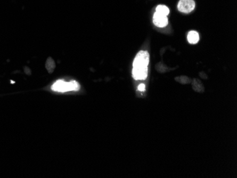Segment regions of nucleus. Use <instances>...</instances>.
Segmentation results:
<instances>
[{
	"instance_id": "2",
	"label": "nucleus",
	"mask_w": 237,
	"mask_h": 178,
	"mask_svg": "<svg viewBox=\"0 0 237 178\" xmlns=\"http://www.w3.org/2000/svg\"><path fill=\"white\" fill-rule=\"evenodd\" d=\"M149 53L147 51H141L138 53L133 62V67H148L149 63Z\"/></svg>"
},
{
	"instance_id": "8",
	"label": "nucleus",
	"mask_w": 237,
	"mask_h": 178,
	"mask_svg": "<svg viewBox=\"0 0 237 178\" xmlns=\"http://www.w3.org/2000/svg\"><path fill=\"white\" fill-rule=\"evenodd\" d=\"M156 12L160 13V14L166 15V16H168L170 13V10L167 6L165 5H159L156 7Z\"/></svg>"
},
{
	"instance_id": "9",
	"label": "nucleus",
	"mask_w": 237,
	"mask_h": 178,
	"mask_svg": "<svg viewBox=\"0 0 237 178\" xmlns=\"http://www.w3.org/2000/svg\"><path fill=\"white\" fill-rule=\"evenodd\" d=\"M138 89L139 90V91H141V92H144L145 91V89H146V86H145V85L144 84V83H142V84H140L139 85H138Z\"/></svg>"
},
{
	"instance_id": "3",
	"label": "nucleus",
	"mask_w": 237,
	"mask_h": 178,
	"mask_svg": "<svg viewBox=\"0 0 237 178\" xmlns=\"http://www.w3.org/2000/svg\"><path fill=\"white\" fill-rule=\"evenodd\" d=\"M195 3L193 0H180L178 4V9L180 12L188 14L194 10Z\"/></svg>"
},
{
	"instance_id": "4",
	"label": "nucleus",
	"mask_w": 237,
	"mask_h": 178,
	"mask_svg": "<svg viewBox=\"0 0 237 178\" xmlns=\"http://www.w3.org/2000/svg\"><path fill=\"white\" fill-rule=\"evenodd\" d=\"M132 76L136 80H143L148 76V67H133Z\"/></svg>"
},
{
	"instance_id": "5",
	"label": "nucleus",
	"mask_w": 237,
	"mask_h": 178,
	"mask_svg": "<svg viewBox=\"0 0 237 178\" xmlns=\"http://www.w3.org/2000/svg\"><path fill=\"white\" fill-rule=\"evenodd\" d=\"M153 23L158 27L163 28L166 27L168 23V19L167 16L161 14L160 13L155 12L153 17Z\"/></svg>"
},
{
	"instance_id": "6",
	"label": "nucleus",
	"mask_w": 237,
	"mask_h": 178,
	"mask_svg": "<svg viewBox=\"0 0 237 178\" xmlns=\"http://www.w3.org/2000/svg\"><path fill=\"white\" fill-rule=\"evenodd\" d=\"M200 40L199 33L195 31H190L187 34V40L190 44H196L198 43Z\"/></svg>"
},
{
	"instance_id": "1",
	"label": "nucleus",
	"mask_w": 237,
	"mask_h": 178,
	"mask_svg": "<svg viewBox=\"0 0 237 178\" xmlns=\"http://www.w3.org/2000/svg\"><path fill=\"white\" fill-rule=\"evenodd\" d=\"M51 89L58 92H66L70 91H78L80 89V85L75 80H72L69 82L63 80H58L52 85Z\"/></svg>"
},
{
	"instance_id": "7",
	"label": "nucleus",
	"mask_w": 237,
	"mask_h": 178,
	"mask_svg": "<svg viewBox=\"0 0 237 178\" xmlns=\"http://www.w3.org/2000/svg\"><path fill=\"white\" fill-rule=\"evenodd\" d=\"M46 68L49 73H52L55 68V63L52 58H49L46 63Z\"/></svg>"
}]
</instances>
